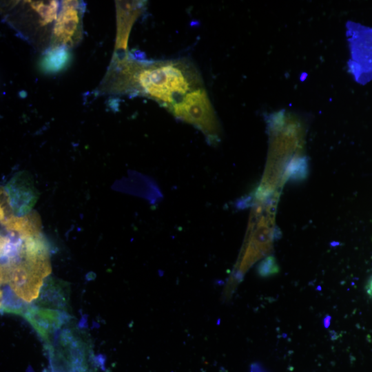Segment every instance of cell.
Returning a JSON list of instances; mask_svg holds the SVG:
<instances>
[{
	"label": "cell",
	"mask_w": 372,
	"mask_h": 372,
	"mask_svg": "<svg viewBox=\"0 0 372 372\" xmlns=\"http://www.w3.org/2000/svg\"><path fill=\"white\" fill-rule=\"evenodd\" d=\"M37 212L1 218V283L28 302L37 298L50 271L48 251Z\"/></svg>",
	"instance_id": "cell-1"
},
{
	"label": "cell",
	"mask_w": 372,
	"mask_h": 372,
	"mask_svg": "<svg viewBox=\"0 0 372 372\" xmlns=\"http://www.w3.org/2000/svg\"><path fill=\"white\" fill-rule=\"evenodd\" d=\"M101 87L109 93L146 96L169 108L202 86L197 71L186 61L147 62L125 55L111 65Z\"/></svg>",
	"instance_id": "cell-2"
},
{
	"label": "cell",
	"mask_w": 372,
	"mask_h": 372,
	"mask_svg": "<svg viewBox=\"0 0 372 372\" xmlns=\"http://www.w3.org/2000/svg\"><path fill=\"white\" fill-rule=\"evenodd\" d=\"M61 8L59 1H17L8 9L5 20L25 40L46 52Z\"/></svg>",
	"instance_id": "cell-3"
},
{
	"label": "cell",
	"mask_w": 372,
	"mask_h": 372,
	"mask_svg": "<svg viewBox=\"0 0 372 372\" xmlns=\"http://www.w3.org/2000/svg\"><path fill=\"white\" fill-rule=\"evenodd\" d=\"M176 118L200 130L211 144L220 138L218 120L208 94L203 87L190 91L169 107Z\"/></svg>",
	"instance_id": "cell-4"
},
{
	"label": "cell",
	"mask_w": 372,
	"mask_h": 372,
	"mask_svg": "<svg viewBox=\"0 0 372 372\" xmlns=\"http://www.w3.org/2000/svg\"><path fill=\"white\" fill-rule=\"evenodd\" d=\"M85 10V6L83 1H61L60 10L53 27L48 50L59 48L69 50L80 42L83 37V17Z\"/></svg>",
	"instance_id": "cell-5"
},
{
	"label": "cell",
	"mask_w": 372,
	"mask_h": 372,
	"mask_svg": "<svg viewBox=\"0 0 372 372\" xmlns=\"http://www.w3.org/2000/svg\"><path fill=\"white\" fill-rule=\"evenodd\" d=\"M37 198L30 175L23 172L16 175L1 190V217H21L31 212Z\"/></svg>",
	"instance_id": "cell-6"
},
{
	"label": "cell",
	"mask_w": 372,
	"mask_h": 372,
	"mask_svg": "<svg viewBox=\"0 0 372 372\" xmlns=\"http://www.w3.org/2000/svg\"><path fill=\"white\" fill-rule=\"evenodd\" d=\"M68 50L59 48L48 50L41 61L42 69L47 72H55L62 69L68 62Z\"/></svg>",
	"instance_id": "cell-7"
},
{
	"label": "cell",
	"mask_w": 372,
	"mask_h": 372,
	"mask_svg": "<svg viewBox=\"0 0 372 372\" xmlns=\"http://www.w3.org/2000/svg\"><path fill=\"white\" fill-rule=\"evenodd\" d=\"M278 271V267L273 262V259L269 258L262 265L260 268V273L262 276H268L276 273Z\"/></svg>",
	"instance_id": "cell-8"
},
{
	"label": "cell",
	"mask_w": 372,
	"mask_h": 372,
	"mask_svg": "<svg viewBox=\"0 0 372 372\" xmlns=\"http://www.w3.org/2000/svg\"><path fill=\"white\" fill-rule=\"evenodd\" d=\"M366 289L367 293L371 297H372V277L368 281V283L366 284Z\"/></svg>",
	"instance_id": "cell-9"
}]
</instances>
